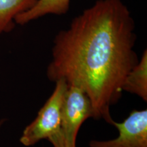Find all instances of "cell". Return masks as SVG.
I'll return each mask as SVG.
<instances>
[{"label":"cell","instance_id":"cell-6","mask_svg":"<svg viewBox=\"0 0 147 147\" xmlns=\"http://www.w3.org/2000/svg\"><path fill=\"white\" fill-rule=\"evenodd\" d=\"M122 91L136 95L144 102L147 101V51L125 78Z\"/></svg>","mask_w":147,"mask_h":147},{"label":"cell","instance_id":"cell-2","mask_svg":"<svg viewBox=\"0 0 147 147\" xmlns=\"http://www.w3.org/2000/svg\"><path fill=\"white\" fill-rule=\"evenodd\" d=\"M67 83L64 79L55 82V87L36 118L23 130L20 142L32 146L42 140H49L60 132L61 112Z\"/></svg>","mask_w":147,"mask_h":147},{"label":"cell","instance_id":"cell-4","mask_svg":"<svg viewBox=\"0 0 147 147\" xmlns=\"http://www.w3.org/2000/svg\"><path fill=\"white\" fill-rule=\"evenodd\" d=\"M119 136L109 140H91L89 147H147V110H134L123 122L110 123Z\"/></svg>","mask_w":147,"mask_h":147},{"label":"cell","instance_id":"cell-5","mask_svg":"<svg viewBox=\"0 0 147 147\" xmlns=\"http://www.w3.org/2000/svg\"><path fill=\"white\" fill-rule=\"evenodd\" d=\"M70 0H38L31 8L17 15L15 23L25 25L47 14L62 15L68 12Z\"/></svg>","mask_w":147,"mask_h":147},{"label":"cell","instance_id":"cell-7","mask_svg":"<svg viewBox=\"0 0 147 147\" xmlns=\"http://www.w3.org/2000/svg\"><path fill=\"white\" fill-rule=\"evenodd\" d=\"M38 0H0V35L11 32L15 26L14 18L31 8Z\"/></svg>","mask_w":147,"mask_h":147},{"label":"cell","instance_id":"cell-1","mask_svg":"<svg viewBox=\"0 0 147 147\" xmlns=\"http://www.w3.org/2000/svg\"><path fill=\"white\" fill-rule=\"evenodd\" d=\"M134 30L122 0H97L55 36L48 78L82 89L92 103L93 118L110 123V107L120 100L123 82L139 61Z\"/></svg>","mask_w":147,"mask_h":147},{"label":"cell","instance_id":"cell-8","mask_svg":"<svg viewBox=\"0 0 147 147\" xmlns=\"http://www.w3.org/2000/svg\"><path fill=\"white\" fill-rule=\"evenodd\" d=\"M48 140L51 143L53 147H76V143H71L65 140L62 138L60 132L53 136Z\"/></svg>","mask_w":147,"mask_h":147},{"label":"cell","instance_id":"cell-3","mask_svg":"<svg viewBox=\"0 0 147 147\" xmlns=\"http://www.w3.org/2000/svg\"><path fill=\"white\" fill-rule=\"evenodd\" d=\"M93 116V105L87 93L77 86L67 84L61 112L62 138L69 142L76 143L82 123Z\"/></svg>","mask_w":147,"mask_h":147},{"label":"cell","instance_id":"cell-9","mask_svg":"<svg viewBox=\"0 0 147 147\" xmlns=\"http://www.w3.org/2000/svg\"><path fill=\"white\" fill-rule=\"evenodd\" d=\"M3 123V120H2V121H0V127H1V126L2 125Z\"/></svg>","mask_w":147,"mask_h":147}]
</instances>
